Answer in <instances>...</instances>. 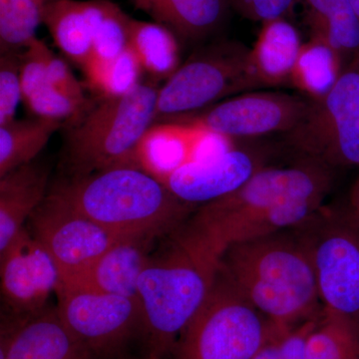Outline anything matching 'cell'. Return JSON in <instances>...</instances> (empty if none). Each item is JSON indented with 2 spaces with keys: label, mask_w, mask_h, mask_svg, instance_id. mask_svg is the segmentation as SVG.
<instances>
[{
  "label": "cell",
  "mask_w": 359,
  "mask_h": 359,
  "mask_svg": "<svg viewBox=\"0 0 359 359\" xmlns=\"http://www.w3.org/2000/svg\"><path fill=\"white\" fill-rule=\"evenodd\" d=\"M36 117L58 121H78L90 107L81 105L47 82L23 100Z\"/></svg>",
  "instance_id": "30"
},
{
  "label": "cell",
  "mask_w": 359,
  "mask_h": 359,
  "mask_svg": "<svg viewBox=\"0 0 359 359\" xmlns=\"http://www.w3.org/2000/svg\"><path fill=\"white\" fill-rule=\"evenodd\" d=\"M0 359H99L66 327L57 309L25 318L4 313Z\"/></svg>",
  "instance_id": "15"
},
{
  "label": "cell",
  "mask_w": 359,
  "mask_h": 359,
  "mask_svg": "<svg viewBox=\"0 0 359 359\" xmlns=\"http://www.w3.org/2000/svg\"><path fill=\"white\" fill-rule=\"evenodd\" d=\"M249 54L250 48L235 41L218 42L194 54L159 88L156 121L195 114L233 95L257 89Z\"/></svg>",
  "instance_id": "8"
},
{
  "label": "cell",
  "mask_w": 359,
  "mask_h": 359,
  "mask_svg": "<svg viewBox=\"0 0 359 359\" xmlns=\"http://www.w3.org/2000/svg\"><path fill=\"white\" fill-rule=\"evenodd\" d=\"M302 46L299 32L285 18L263 23L249 54L250 74L257 88L290 84Z\"/></svg>",
  "instance_id": "20"
},
{
  "label": "cell",
  "mask_w": 359,
  "mask_h": 359,
  "mask_svg": "<svg viewBox=\"0 0 359 359\" xmlns=\"http://www.w3.org/2000/svg\"><path fill=\"white\" fill-rule=\"evenodd\" d=\"M53 191L87 218L122 238L174 233L195 207L182 202L157 177L135 165L72 177Z\"/></svg>",
  "instance_id": "3"
},
{
  "label": "cell",
  "mask_w": 359,
  "mask_h": 359,
  "mask_svg": "<svg viewBox=\"0 0 359 359\" xmlns=\"http://www.w3.org/2000/svg\"><path fill=\"white\" fill-rule=\"evenodd\" d=\"M271 152L268 145L236 144L219 154L187 163L161 181L182 202L207 204L244 185L266 166Z\"/></svg>",
  "instance_id": "13"
},
{
  "label": "cell",
  "mask_w": 359,
  "mask_h": 359,
  "mask_svg": "<svg viewBox=\"0 0 359 359\" xmlns=\"http://www.w3.org/2000/svg\"><path fill=\"white\" fill-rule=\"evenodd\" d=\"M219 266L278 327H294L323 313L311 259L292 229L231 245Z\"/></svg>",
  "instance_id": "2"
},
{
  "label": "cell",
  "mask_w": 359,
  "mask_h": 359,
  "mask_svg": "<svg viewBox=\"0 0 359 359\" xmlns=\"http://www.w3.org/2000/svg\"><path fill=\"white\" fill-rule=\"evenodd\" d=\"M178 39L200 40L218 29L230 0H129Z\"/></svg>",
  "instance_id": "21"
},
{
  "label": "cell",
  "mask_w": 359,
  "mask_h": 359,
  "mask_svg": "<svg viewBox=\"0 0 359 359\" xmlns=\"http://www.w3.org/2000/svg\"><path fill=\"white\" fill-rule=\"evenodd\" d=\"M45 0H0V51L25 50L42 25Z\"/></svg>",
  "instance_id": "27"
},
{
  "label": "cell",
  "mask_w": 359,
  "mask_h": 359,
  "mask_svg": "<svg viewBox=\"0 0 359 359\" xmlns=\"http://www.w3.org/2000/svg\"><path fill=\"white\" fill-rule=\"evenodd\" d=\"M47 75H48L49 82L60 90L62 93L81 105L89 107L88 101L84 95L81 84L65 61L57 57L53 52H51L47 62Z\"/></svg>",
  "instance_id": "34"
},
{
  "label": "cell",
  "mask_w": 359,
  "mask_h": 359,
  "mask_svg": "<svg viewBox=\"0 0 359 359\" xmlns=\"http://www.w3.org/2000/svg\"><path fill=\"white\" fill-rule=\"evenodd\" d=\"M320 316L283 330L266 344L254 359H304L306 340Z\"/></svg>",
  "instance_id": "32"
},
{
  "label": "cell",
  "mask_w": 359,
  "mask_h": 359,
  "mask_svg": "<svg viewBox=\"0 0 359 359\" xmlns=\"http://www.w3.org/2000/svg\"><path fill=\"white\" fill-rule=\"evenodd\" d=\"M346 209L351 215V218L359 224V175L354 182L353 186L351 187Z\"/></svg>",
  "instance_id": "36"
},
{
  "label": "cell",
  "mask_w": 359,
  "mask_h": 359,
  "mask_svg": "<svg viewBox=\"0 0 359 359\" xmlns=\"http://www.w3.org/2000/svg\"><path fill=\"white\" fill-rule=\"evenodd\" d=\"M158 91L154 84L141 83L127 95L101 99L73 123L65 142L66 163L73 177L138 166L137 150L156 121Z\"/></svg>",
  "instance_id": "5"
},
{
  "label": "cell",
  "mask_w": 359,
  "mask_h": 359,
  "mask_svg": "<svg viewBox=\"0 0 359 359\" xmlns=\"http://www.w3.org/2000/svg\"><path fill=\"white\" fill-rule=\"evenodd\" d=\"M292 230L311 259L323 311L359 327V224L346 207L323 205Z\"/></svg>",
  "instance_id": "7"
},
{
  "label": "cell",
  "mask_w": 359,
  "mask_h": 359,
  "mask_svg": "<svg viewBox=\"0 0 359 359\" xmlns=\"http://www.w3.org/2000/svg\"><path fill=\"white\" fill-rule=\"evenodd\" d=\"M154 238H122L88 269L67 282L85 289L131 297L138 301L139 278L147 266Z\"/></svg>",
  "instance_id": "17"
},
{
  "label": "cell",
  "mask_w": 359,
  "mask_h": 359,
  "mask_svg": "<svg viewBox=\"0 0 359 359\" xmlns=\"http://www.w3.org/2000/svg\"><path fill=\"white\" fill-rule=\"evenodd\" d=\"M48 177L46 168L32 162L0 178V254L46 198Z\"/></svg>",
  "instance_id": "19"
},
{
  "label": "cell",
  "mask_w": 359,
  "mask_h": 359,
  "mask_svg": "<svg viewBox=\"0 0 359 359\" xmlns=\"http://www.w3.org/2000/svg\"><path fill=\"white\" fill-rule=\"evenodd\" d=\"M285 330L257 311L219 266L209 295L172 359H254Z\"/></svg>",
  "instance_id": "6"
},
{
  "label": "cell",
  "mask_w": 359,
  "mask_h": 359,
  "mask_svg": "<svg viewBox=\"0 0 359 359\" xmlns=\"http://www.w3.org/2000/svg\"><path fill=\"white\" fill-rule=\"evenodd\" d=\"M20 55L4 53L0 56V125L15 119L16 111L22 100Z\"/></svg>",
  "instance_id": "31"
},
{
  "label": "cell",
  "mask_w": 359,
  "mask_h": 359,
  "mask_svg": "<svg viewBox=\"0 0 359 359\" xmlns=\"http://www.w3.org/2000/svg\"><path fill=\"white\" fill-rule=\"evenodd\" d=\"M304 359H359V327L323 314L306 340Z\"/></svg>",
  "instance_id": "26"
},
{
  "label": "cell",
  "mask_w": 359,
  "mask_h": 359,
  "mask_svg": "<svg viewBox=\"0 0 359 359\" xmlns=\"http://www.w3.org/2000/svg\"><path fill=\"white\" fill-rule=\"evenodd\" d=\"M107 0H54L46 2L42 25L60 51L83 67L92 55L94 28Z\"/></svg>",
  "instance_id": "18"
},
{
  "label": "cell",
  "mask_w": 359,
  "mask_h": 359,
  "mask_svg": "<svg viewBox=\"0 0 359 359\" xmlns=\"http://www.w3.org/2000/svg\"><path fill=\"white\" fill-rule=\"evenodd\" d=\"M285 140L304 158L330 169L359 168V55L334 88L311 107Z\"/></svg>",
  "instance_id": "9"
},
{
  "label": "cell",
  "mask_w": 359,
  "mask_h": 359,
  "mask_svg": "<svg viewBox=\"0 0 359 359\" xmlns=\"http://www.w3.org/2000/svg\"><path fill=\"white\" fill-rule=\"evenodd\" d=\"M0 278L6 314L15 318L43 311L62 283L57 264L25 228L0 254Z\"/></svg>",
  "instance_id": "14"
},
{
  "label": "cell",
  "mask_w": 359,
  "mask_h": 359,
  "mask_svg": "<svg viewBox=\"0 0 359 359\" xmlns=\"http://www.w3.org/2000/svg\"><path fill=\"white\" fill-rule=\"evenodd\" d=\"M129 47L138 58L144 72L155 79L166 81L181 65L178 37L159 23L132 18Z\"/></svg>",
  "instance_id": "24"
},
{
  "label": "cell",
  "mask_w": 359,
  "mask_h": 359,
  "mask_svg": "<svg viewBox=\"0 0 359 359\" xmlns=\"http://www.w3.org/2000/svg\"><path fill=\"white\" fill-rule=\"evenodd\" d=\"M131 20L118 4L107 0L94 28L92 57L110 60L126 51Z\"/></svg>",
  "instance_id": "29"
},
{
  "label": "cell",
  "mask_w": 359,
  "mask_h": 359,
  "mask_svg": "<svg viewBox=\"0 0 359 359\" xmlns=\"http://www.w3.org/2000/svg\"><path fill=\"white\" fill-rule=\"evenodd\" d=\"M311 103L306 97L283 92H250L168 122L188 123L231 140H248L289 133L308 113Z\"/></svg>",
  "instance_id": "11"
},
{
  "label": "cell",
  "mask_w": 359,
  "mask_h": 359,
  "mask_svg": "<svg viewBox=\"0 0 359 359\" xmlns=\"http://www.w3.org/2000/svg\"><path fill=\"white\" fill-rule=\"evenodd\" d=\"M297 0H230L241 15L250 20L268 21L285 18Z\"/></svg>",
  "instance_id": "33"
},
{
  "label": "cell",
  "mask_w": 359,
  "mask_h": 359,
  "mask_svg": "<svg viewBox=\"0 0 359 359\" xmlns=\"http://www.w3.org/2000/svg\"><path fill=\"white\" fill-rule=\"evenodd\" d=\"M308 7V21L313 36H318L325 28L328 0H304Z\"/></svg>",
  "instance_id": "35"
},
{
  "label": "cell",
  "mask_w": 359,
  "mask_h": 359,
  "mask_svg": "<svg viewBox=\"0 0 359 359\" xmlns=\"http://www.w3.org/2000/svg\"><path fill=\"white\" fill-rule=\"evenodd\" d=\"M87 83L101 99L127 95L141 84L144 70L128 47L121 55L110 60L90 57L81 68Z\"/></svg>",
  "instance_id": "25"
},
{
  "label": "cell",
  "mask_w": 359,
  "mask_h": 359,
  "mask_svg": "<svg viewBox=\"0 0 359 359\" xmlns=\"http://www.w3.org/2000/svg\"><path fill=\"white\" fill-rule=\"evenodd\" d=\"M57 309L66 327L99 359H119L130 340L142 337L139 302L61 283Z\"/></svg>",
  "instance_id": "10"
},
{
  "label": "cell",
  "mask_w": 359,
  "mask_h": 359,
  "mask_svg": "<svg viewBox=\"0 0 359 359\" xmlns=\"http://www.w3.org/2000/svg\"><path fill=\"white\" fill-rule=\"evenodd\" d=\"M45 1H46V2L54 1V0H45Z\"/></svg>",
  "instance_id": "39"
},
{
  "label": "cell",
  "mask_w": 359,
  "mask_h": 359,
  "mask_svg": "<svg viewBox=\"0 0 359 359\" xmlns=\"http://www.w3.org/2000/svg\"><path fill=\"white\" fill-rule=\"evenodd\" d=\"M226 148L223 137L182 122H158L144 135L136 162L162 180L177 168L194 160L218 154Z\"/></svg>",
  "instance_id": "16"
},
{
  "label": "cell",
  "mask_w": 359,
  "mask_h": 359,
  "mask_svg": "<svg viewBox=\"0 0 359 359\" xmlns=\"http://www.w3.org/2000/svg\"><path fill=\"white\" fill-rule=\"evenodd\" d=\"M62 123L36 117L0 125V178L33 162Z\"/></svg>",
  "instance_id": "23"
},
{
  "label": "cell",
  "mask_w": 359,
  "mask_h": 359,
  "mask_svg": "<svg viewBox=\"0 0 359 359\" xmlns=\"http://www.w3.org/2000/svg\"><path fill=\"white\" fill-rule=\"evenodd\" d=\"M28 221L33 237L57 264L62 282L80 275L122 238L87 218L54 191Z\"/></svg>",
  "instance_id": "12"
},
{
  "label": "cell",
  "mask_w": 359,
  "mask_h": 359,
  "mask_svg": "<svg viewBox=\"0 0 359 359\" xmlns=\"http://www.w3.org/2000/svg\"><path fill=\"white\" fill-rule=\"evenodd\" d=\"M318 37L339 52L344 65L359 55V20L349 0H328L323 32Z\"/></svg>",
  "instance_id": "28"
},
{
  "label": "cell",
  "mask_w": 359,
  "mask_h": 359,
  "mask_svg": "<svg viewBox=\"0 0 359 359\" xmlns=\"http://www.w3.org/2000/svg\"><path fill=\"white\" fill-rule=\"evenodd\" d=\"M344 67V59L332 45L311 37L302 44L290 84L309 100H320L334 88Z\"/></svg>",
  "instance_id": "22"
},
{
  "label": "cell",
  "mask_w": 359,
  "mask_h": 359,
  "mask_svg": "<svg viewBox=\"0 0 359 359\" xmlns=\"http://www.w3.org/2000/svg\"><path fill=\"white\" fill-rule=\"evenodd\" d=\"M219 263L194 252L173 237V244L151 256L139 278L142 337L147 353L172 359L182 334L210 294Z\"/></svg>",
  "instance_id": "4"
},
{
  "label": "cell",
  "mask_w": 359,
  "mask_h": 359,
  "mask_svg": "<svg viewBox=\"0 0 359 359\" xmlns=\"http://www.w3.org/2000/svg\"><path fill=\"white\" fill-rule=\"evenodd\" d=\"M359 20V0H349Z\"/></svg>",
  "instance_id": "37"
},
{
  "label": "cell",
  "mask_w": 359,
  "mask_h": 359,
  "mask_svg": "<svg viewBox=\"0 0 359 359\" xmlns=\"http://www.w3.org/2000/svg\"><path fill=\"white\" fill-rule=\"evenodd\" d=\"M119 359H126V358H124V356H123V358H119ZM142 359H163V358H159V356L155 355V354L147 353H146V355L144 356V358Z\"/></svg>",
  "instance_id": "38"
},
{
  "label": "cell",
  "mask_w": 359,
  "mask_h": 359,
  "mask_svg": "<svg viewBox=\"0 0 359 359\" xmlns=\"http://www.w3.org/2000/svg\"><path fill=\"white\" fill-rule=\"evenodd\" d=\"M302 159L263 168L237 190L203 205L172 235L219 263L231 245L299 226L323 207L334 185V169Z\"/></svg>",
  "instance_id": "1"
}]
</instances>
